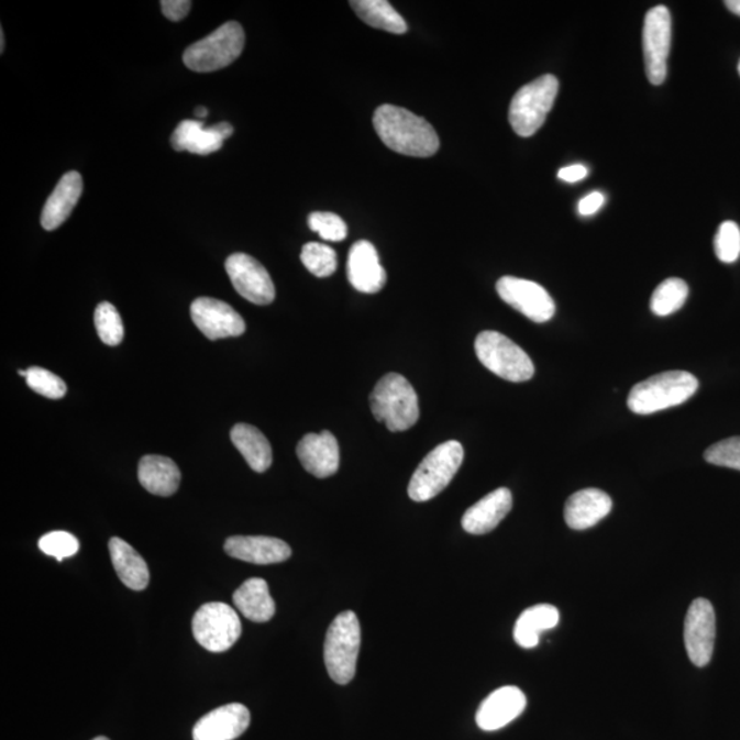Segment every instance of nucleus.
I'll return each instance as SVG.
<instances>
[{"label":"nucleus","mask_w":740,"mask_h":740,"mask_svg":"<svg viewBox=\"0 0 740 740\" xmlns=\"http://www.w3.org/2000/svg\"><path fill=\"white\" fill-rule=\"evenodd\" d=\"M216 131L220 133L222 139L227 141L228 137L232 136L233 133V126L231 124H228V122H220V124L214 125Z\"/></svg>","instance_id":"41"},{"label":"nucleus","mask_w":740,"mask_h":740,"mask_svg":"<svg viewBox=\"0 0 740 740\" xmlns=\"http://www.w3.org/2000/svg\"><path fill=\"white\" fill-rule=\"evenodd\" d=\"M688 292L687 283L682 278H666L655 288L650 300V309L660 317L671 316L683 308Z\"/></svg>","instance_id":"30"},{"label":"nucleus","mask_w":740,"mask_h":740,"mask_svg":"<svg viewBox=\"0 0 740 740\" xmlns=\"http://www.w3.org/2000/svg\"><path fill=\"white\" fill-rule=\"evenodd\" d=\"M250 711L242 704H230L211 710L194 727V740H235L250 726Z\"/></svg>","instance_id":"16"},{"label":"nucleus","mask_w":740,"mask_h":740,"mask_svg":"<svg viewBox=\"0 0 740 740\" xmlns=\"http://www.w3.org/2000/svg\"><path fill=\"white\" fill-rule=\"evenodd\" d=\"M82 194V179L77 172H69L59 180L44 205L42 225L46 231L57 230L69 219Z\"/></svg>","instance_id":"22"},{"label":"nucleus","mask_w":740,"mask_h":740,"mask_svg":"<svg viewBox=\"0 0 740 740\" xmlns=\"http://www.w3.org/2000/svg\"><path fill=\"white\" fill-rule=\"evenodd\" d=\"M560 82L553 75H544L520 88L511 99L509 121L521 137H530L541 130L552 110Z\"/></svg>","instance_id":"7"},{"label":"nucleus","mask_w":740,"mask_h":740,"mask_svg":"<svg viewBox=\"0 0 740 740\" xmlns=\"http://www.w3.org/2000/svg\"><path fill=\"white\" fill-rule=\"evenodd\" d=\"M38 548H41L44 554L54 556V559H57L58 561H63L79 552L80 543L69 532L54 531L46 533V535L38 541Z\"/></svg>","instance_id":"36"},{"label":"nucleus","mask_w":740,"mask_h":740,"mask_svg":"<svg viewBox=\"0 0 740 740\" xmlns=\"http://www.w3.org/2000/svg\"><path fill=\"white\" fill-rule=\"evenodd\" d=\"M371 408L375 419L391 432L408 431L420 419L419 397L398 373H388L377 382L371 395Z\"/></svg>","instance_id":"2"},{"label":"nucleus","mask_w":740,"mask_h":740,"mask_svg":"<svg viewBox=\"0 0 740 740\" xmlns=\"http://www.w3.org/2000/svg\"><path fill=\"white\" fill-rule=\"evenodd\" d=\"M527 706L526 694L519 687L495 689L478 706L476 722L483 731H497L516 720Z\"/></svg>","instance_id":"15"},{"label":"nucleus","mask_w":740,"mask_h":740,"mask_svg":"<svg viewBox=\"0 0 740 740\" xmlns=\"http://www.w3.org/2000/svg\"><path fill=\"white\" fill-rule=\"evenodd\" d=\"M224 139L214 126H205L203 122L186 120L176 128L170 137L172 146L176 152H188L198 155H209L222 147Z\"/></svg>","instance_id":"26"},{"label":"nucleus","mask_w":740,"mask_h":740,"mask_svg":"<svg viewBox=\"0 0 740 740\" xmlns=\"http://www.w3.org/2000/svg\"><path fill=\"white\" fill-rule=\"evenodd\" d=\"M195 115L199 117V119H205V117L208 115V109L198 108L197 110H195Z\"/></svg>","instance_id":"43"},{"label":"nucleus","mask_w":740,"mask_h":740,"mask_svg":"<svg viewBox=\"0 0 740 740\" xmlns=\"http://www.w3.org/2000/svg\"><path fill=\"white\" fill-rule=\"evenodd\" d=\"M605 205V195L603 192H592L578 202L577 210L584 217L593 216Z\"/></svg>","instance_id":"39"},{"label":"nucleus","mask_w":740,"mask_h":740,"mask_svg":"<svg viewBox=\"0 0 740 740\" xmlns=\"http://www.w3.org/2000/svg\"><path fill=\"white\" fill-rule=\"evenodd\" d=\"M611 508L614 502L608 494L598 488L582 489L566 500L565 521L572 530H588L604 520Z\"/></svg>","instance_id":"21"},{"label":"nucleus","mask_w":740,"mask_h":740,"mask_svg":"<svg viewBox=\"0 0 740 740\" xmlns=\"http://www.w3.org/2000/svg\"><path fill=\"white\" fill-rule=\"evenodd\" d=\"M231 441L253 471L263 473L272 465V448L264 433L250 424H236Z\"/></svg>","instance_id":"28"},{"label":"nucleus","mask_w":740,"mask_h":740,"mask_svg":"<svg viewBox=\"0 0 740 740\" xmlns=\"http://www.w3.org/2000/svg\"><path fill=\"white\" fill-rule=\"evenodd\" d=\"M297 454L305 470L316 477H330L339 470V444L330 431L308 433L298 443Z\"/></svg>","instance_id":"18"},{"label":"nucleus","mask_w":740,"mask_h":740,"mask_svg":"<svg viewBox=\"0 0 740 740\" xmlns=\"http://www.w3.org/2000/svg\"><path fill=\"white\" fill-rule=\"evenodd\" d=\"M300 259L305 268L316 277H330L338 269V255L335 250L327 244L311 242L305 244Z\"/></svg>","instance_id":"31"},{"label":"nucleus","mask_w":740,"mask_h":740,"mask_svg":"<svg viewBox=\"0 0 740 740\" xmlns=\"http://www.w3.org/2000/svg\"><path fill=\"white\" fill-rule=\"evenodd\" d=\"M93 740H109V739L104 738V737H98V738H95Z\"/></svg>","instance_id":"45"},{"label":"nucleus","mask_w":740,"mask_h":740,"mask_svg":"<svg viewBox=\"0 0 740 740\" xmlns=\"http://www.w3.org/2000/svg\"><path fill=\"white\" fill-rule=\"evenodd\" d=\"M705 460L711 465L740 471V437L711 444L705 452Z\"/></svg>","instance_id":"37"},{"label":"nucleus","mask_w":740,"mask_h":740,"mask_svg":"<svg viewBox=\"0 0 740 740\" xmlns=\"http://www.w3.org/2000/svg\"><path fill=\"white\" fill-rule=\"evenodd\" d=\"M513 506L510 489L498 488L465 511L463 528L472 535H484L499 526Z\"/></svg>","instance_id":"20"},{"label":"nucleus","mask_w":740,"mask_h":740,"mask_svg":"<svg viewBox=\"0 0 740 740\" xmlns=\"http://www.w3.org/2000/svg\"><path fill=\"white\" fill-rule=\"evenodd\" d=\"M350 284L364 294H376L386 286L387 274L384 270L377 250L368 241L354 243L347 259Z\"/></svg>","instance_id":"17"},{"label":"nucleus","mask_w":740,"mask_h":740,"mask_svg":"<svg viewBox=\"0 0 740 740\" xmlns=\"http://www.w3.org/2000/svg\"><path fill=\"white\" fill-rule=\"evenodd\" d=\"M726 5L733 14L740 16V0H727Z\"/></svg>","instance_id":"42"},{"label":"nucleus","mask_w":740,"mask_h":740,"mask_svg":"<svg viewBox=\"0 0 740 740\" xmlns=\"http://www.w3.org/2000/svg\"><path fill=\"white\" fill-rule=\"evenodd\" d=\"M244 31L236 21L227 22L186 49L185 64L198 74H210L227 68L241 57L244 48Z\"/></svg>","instance_id":"6"},{"label":"nucleus","mask_w":740,"mask_h":740,"mask_svg":"<svg viewBox=\"0 0 740 740\" xmlns=\"http://www.w3.org/2000/svg\"><path fill=\"white\" fill-rule=\"evenodd\" d=\"M191 319L210 341L236 338L246 331V322L232 306L214 298H198L191 305Z\"/></svg>","instance_id":"14"},{"label":"nucleus","mask_w":740,"mask_h":740,"mask_svg":"<svg viewBox=\"0 0 740 740\" xmlns=\"http://www.w3.org/2000/svg\"><path fill=\"white\" fill-rule=\"evenodd\" d=\"M738 70H739V75H740V63H739V66H738Z\"/></svg>","instance_id":"46"},{"label":"nucleus","mask_w":740,"mask_h":740,"mask_svg":"<svg viewBox=\"0 0 740 740\" xmlns=\"http://www.w3.org/2000/svg\"><path fill=\"white\" fill-rule=\"evenodd\" d=\"M560 622V611L553 605L542 604L522 611L515 627V641L520 648L532 649L539 644L543 631L553 630Z\"/></svg>","instance_id":"27"},{"label":"nucleus","mask_w":740,"mask_h":740,"mask_svg":"<svg viewBox=\"0 0 740 740\" xmlns=\"http://www.w3.org/2000/svg\"><path fill=\"white\" fill-rule=\"evenodd\" d=\"M373 125L388 148L409 157H432L441 146L430 122L398 106H380L373 115Z\"/></svg>","instance_id":"1"},{"label":"nucleus","mask_w":740,"mask_h":740,"mask_svg":"<svg viewBox=\"0 0 740 740\" xmlns=\"http://www.w3.org/2000/svg\"><path fill=\"white\" fill-rule=\"evenodd\" d=\"M139 482L148 493L170 497L180 486L181 473L174 460L164 455H146L139 464Z\"/></svg>","instance_id":"23"},{"label":"nucleus","mask_w":740,"mask_h":740,"mask_svg":"<svg viewBox=\"0 0 740 740\" xmlns=\"http://www.w3.org/2000/svg\"><path fill=\"white\" fill-rule=\"evenodd\" d=\"M464 448L449 441L433 449L410 478L408 494L415 502H427L446 488L463 465Z\"/></svg>","instance_id":"4"},{"label":"nucleus","mask_w":740,"mask_h":740,"mask_svg":"<svg viewBox=\"0 0 740 740\" xmlns=\"http://www.w3.org/2000/svg\"><path fill=\"white\" fill-rule=\"evenodd\" d=\"M109 550L117 575L128 588L142 592L148 586L150 571L146 561L131 544L120 538H111Z\"/></svg>","instance_id":"25"},{"label":"nucleus","mask_w":740,"mask_h":740,"mask_svg":"<svg viewBox=\"0 0 740 740\" xmlns=\"http://www.w3.org/2000/svg\"><path fill=\"white\" fill-rule=\"evenodd\" d=\"M26 384L33 391L49 399H60L66 394V384L63 378L38 366L27 369Z\"/></svg>","instance_id":"33"},{"label":"nucleus","mask_w":740,"mask_h":740,"mask_svg":"<svg viewBox=\"0 0 740 740\" xmlns=\"http://www.w3.org/2000/svg\"><path fill=\"white\" fill-rule=\"evenodd\" d=\"M588 176V169L586 166L581 164H575L566 166L559 172V179L565 183H577L583 179H586Z\"/></svg>","instance_id":"40"},{"label":"nucleus","mask_w":740,"mask_h":740,"mask_svg":"<svg viewBox=\"0 0 740 740\" xmlns=\"http://www.w3.org/2000/svg\"><path fill=\"white\" fill-rule=\"evenodd\" d=\"M236 609L253 622H266L275 616L276 605L264 578H248L233 594Z\"/></svg>","instance_id":"24"},{"label":"nucleus","mask_w":740,"mask_h":740,"mask_svg":"<svg viewBox=\"0 0 740 740\" xmlns=\"http://www.w3.org/2000/svg\"><path fill=\"white\" fill-rule=\"evenodd\" d=\"M361 626L354 611H343L327 632L324 661L333 682L347 684L357 671Z\"/></svg>","instance_id":"5"},{"label":"nucleus","mask_w":740,"mask_h":740,"mask_svg":"<svg viewBox=\"0 0 740 740\" xmlns=\"http://www.w3.org/2000/svg\"><path fill=\"white\" fill-rule=\"evenodd\" d=\"M225 269L233 288L254 305H270L276 297L275 284L268 270L257 259L247 254H232L227 259Z\"/></svg>","instance_id":"12"},{"label":"nucleus","mask_w":740,"mask_h":740,"mask_svg":"<svg viewBox=\"0 0 740 740\" xmlns=\"http://www.w3.org/2000/svg\"><path fill=\"white\" fill-rule=\"evenodd\" d=\"M309 227L327 242H342L347 238V225L341 217L327 211H316L309 216Z\"/></svg>","instance_id":"35"},{"label":"nucleus","mask_w":740,"mask_h":740,"mask_svg":"<svg viewBox=\"0 0 740 740\" xmlns=\"http://www.w3.org/2000/svg\"><path fill=\"white\" fill-rule=\"evenodd\" d=\"M361 20L376 30L402 35L408 32L404 16L387 0H353L350 2Z\"/></svg>","instance_id":"29"},{"label":"nucleus","mask_w":740,"mask_h":740,"mask_svg":"<svg viewBox=\"0 0 740 740\" xmlns=\"http://www.w3.org/2000/svg\"><path fill=\"white\" fill-rule=\"evenodd\" d=\"M192 632L200 647L213 653H222L241 638L242 622L230 605L210 603L195 614Z\"/></svg>","instance_id":"9"},{"label":"nucleus","mask_w":740,"mask_h":740,"mask_svg":"<svg viewBox=\"0 0 740 740\" xmlns=\"http://www.w3.org/2000/svg\"><path fill=\"white\" fill-rule=\"evenodd\" d=\"M95 327H97L100 341L108 346H119L124 339V324H122L119 310L109 302L99 303L95 310Z\"/></svg>","instance_id":"32"},{"label":"nucleus","mask_w":740,"mask_h":740,"mask_svg":"<svg viewBox=\"0 0 740 740\" xmlns=\"http://www.w3.org/2000/svg\"><path fill=\"white\" fill-rule=\"evenodd\" d=\"M716 615L708 599H695L684 621V643L695 666H706L715 650Z\"/></svg>","instance_id":"13"},{"label":"nucleus","mask_w":740,"mask_h":740,"mask_svg":"<svg viewBox=\"0 0 740 740\" xmlns=\"http://www.w3.org/2000/svg\"><path fill=\"white\" fill-rule=\"evenodd\" d=\"M699 387L697 377L686 371H671L647 378L628 395V408L636 415H653L675 408L693 397Z\"/></svg>","instance_id":"3"},{"label":"nucleus","mask_w":740,"mask_h":740,"mask_svg":"<svg viewBox=\"0 0 740 740\" xmlns=\"http://www.w3.org/2000/svg\"><path fill=\"white\" fill-rule=\"evenodd\" d=\"M224 549L232 559L257 565L278 564L292 554L286 542L269 537H232Z\"/></svg>","instance_id":"19"},{"label":"nucleus","mask_w":740,"mask_h":740,"mask_svg":"<svg viewBox=\"0 0 740 740\" xmlns=\"http://www.w3.org/2000/svg\"><path fill=\"white\" fill-rule=\"evenodd\" d=\"M497 292L504 302L538 324L552 320L555 314L553 298L535 281L505 276L497 283Z\"/></svg>","instance_id":"11"},{"label":"nucleus","mask_w":740,"mask_h":740,"mask_svg":"<svg viewBox=\"0 0 740 740\" xmlns=\"http://www.w3.org/2000/svg\"><path fill=\"white\" fill-rule=\"evenodd\" d=\"M715 253L725 264H732L740 255V230L733 221H726L719 228L715 238Z\"/></svg>","instance_id":"34"},{"label":"nucleus","mask_w":740,"mask_h":740,"mask_svg":"<svg viewBox=\"0 0 740 740\" xmlns=\"http://www.w3.org/2000/svg\"><path fill=\"white\" fill-rule=\"evenodd\" d=\"M0 42H2V46H0V53H3L4 52V33H3V31H2V41H0Z\"/></svg>","instance_id":"44"},{"label":"nucleus","mask_w":740,"mask_h":740,"mask_svg":"<svg viewBox=\"0 0 740 740\" xmlns=\"http://www.w3.org/2000/svg\"><path fill=\"white\" fill-rule=\"evenodd\" d=\"M475 350L478 361L504 380L528 382L535 373L530 355L502 333L482 332L476 338Z\"/></svg>","instance_id":"8"},{"label":"nucleus","mask_w":740,"mask_h":740,"mask_svg":"<svg viewBox=\"0 0 740 740\" xmlns=\"http://www.w3.org/2000/svg\"><path fill=\"white\" fill-rule=\"evenodd\" d=\"M672 37V19L665 5L650 9L644 16L643 54L648 79L653 86H660L666 79Z\"/></svg>","instance_id":"10"},{"label":"nucleus","mask_w":740,"mask_h":740,"mask_svg":"<svg viewBox=\"0 0 740 740\" xmlns=\"http://www.w3.org/2000/svg\"><path fill=\"white\" fill-rule=\"evenodd\" d=\"M191 5L192 3L189 0H164V2H161V9H163L166 19L175 22L186 19Z\"/></svg>","instance_id":"38"}]
</instances>
